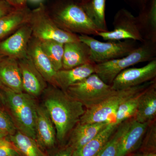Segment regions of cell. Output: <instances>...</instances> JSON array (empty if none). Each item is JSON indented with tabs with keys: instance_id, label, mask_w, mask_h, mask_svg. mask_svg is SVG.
<instances>
[{
	"instance_id": "6da1fadb",
	"label": "cell",
	"mask_w": 156,
	"mask_h": 156,
	"mask_svg": "<svg viewBox=\"0 0 156 156\" xmlns=\"http://www.w3.org/2000/svg\"><path fill=\"white\" fill-rule=\"evenodd\" d=\"M42 95V105L55 126L57 141L63 144L80 122L86 108L65 91L51 85L48 86Z\"/></svg>"
},
{
	"instance_id": "7a4b0ae2",
	"label": "cell",
	"mask_w": 156,
	"mask_h": 156,
	"mask_svg": "<svg viewBox=\"0 0 156 156\" xmlns=\"http://www.w3.org/2000/svg\"><path fill=\"white\" fill-rule=\"evenodd\" d=\"M5 106L17 131L35 140L38 104L36 98L24 92H14L0 86Z\"/></svg>"
},
{
	"instance_id": "3957f363",
	"label": "cell",
	"mask_w": 156,
	"mask_h": 156,
	"mask_svg": "<svg viewBox=\"0 0 156 156\" xmlns=\"http://www.w3.org/2000/svg\"><path fill=\"white\" fill-rule=\"evenodd\" d=\"M50 15L59 28L68 32L97 36L99 32L76 0H57Z\"/></svg>"
},
{
	"instance_id": "277c9868",
	"label": "cell",
	"mask_w": 156,
	"mask_h": 156,
	"mask_svg": "<svg viewBox=\"0 0 156 156\" xmlns=\"http://www.w3.org/2000/svg\"><path fill=\"white\" fill-rule=\"evenodd\" d=\"M156 58V43L144 41L128 55L95 65V73L105 83L111 85L121 72L134 65Z\"/></svg>"
},
{
	"instance_id": "5b68a950",
	"label": "cell",
	"mask_w": 156,
	"mask_h": 156,
	"mask_svg": "<svg viewBox=\"0 0 156 156\" xmlns=\"http://www.w3.org/2000/svg\"><path fill=\"white\" fill-rule=\"evenodd\" d=\"M155 81V80L136 87L114 90L100 103L92 108L86 109L79 122L81 124L106 122H112L113 119L120 105L145 90Z\"/></svg>"
},
{
	"instance_id": "8992f818",
	"label": "cell",
	"mask_w": 156,
	"mask_h": 156,
	"mask_svg": "<svg viewBox=\"0 0 156 156\" xmlns=\"http://www.w3.org/2000/svg\"><path fill=\"white\" fill-rule=\"evenodd\" d=\"M28 23L31 29L32 36L41 41L51 40L64 44L80 41L79 35L59 28L42 3L31 11Z\"/></svg>"
},
{
	"instance_id": "52a82bcc",
	"label": "cell",
	"mask_w": 156,
	"mask_h": 156,
	"mask_svg": "<svg viewBox=\"0 0 156 156\" xmlns=\"http://www.w3.org/2000/svg\"><path fill=\"white\" fill-rule=\"evenodd\" d=\"M113 91L111 85L105 83L94 73L72 85L65 92L88 109L100 103Z\"/></svg>"
},
{
	"instance_id": "ba28073f",
	"label": "cell",
	"mask_w": 156,
	"mask_h": 156,
	"mask_svg": "<svg viewBox=\"0 0 156 156\" xmlns=\"http://www.w3.org/2000/svg\"><path fill=\"white\" fill-rule=\"evenodd\" d=\"M80 41L88 45L91 52V60L100 63L122 58L139 47V42L134 40L101 42L86 35H79Z\"/></svg>"
},
{
	"instance_id": "9c48e42d",
	"label": "cell",
	"mask_w": 156,
	"mask_h": 156,
	"mask_svg": "<svg viewBox=\"0 0 156 156\" xmlns=\"http://www.w3.org/2000/svg\"><path fill=\"white\" fill-rule=\"evenodd\" d=\"M112 24V30L99 32L97 36L106 41L131 40L140 43L144 41L137 27L136 17L127 9H122L117 11Z\"/></svg>"
},
{
	"instance_id": "30bf717a",
	"label": "cell",
	"mask_w": 156,
	"mask_h": 156,
	"mask_svg": "<svg viewBox=\"0 0 156 156\" xmlns=\"http://www.w3.org/2000/svg\"><path fill=\"white\" fill-rule=\"evenodd\" d=\"M140 68H128L115 78L111 86L113 90L127 89L153 81L156 77V58Z\"/></svg>"
},
{
	"instance_id": "8fae6325",
	"label": "cell",
	"mask_w": 156,
	"mask_h": 156,
	"mask_svg": "<svg viewBox=\"0 0 156 156\" xmlns=\"http://www.w3.org/2000/svg\"><path fill=\"white\" fill-rule=\"evenodd\" d=\"M32 37L30 25L28 23H25L0 42V55L17 60L27 57L29 43Z\"/></svg>"
},
{
	"instance_id": "7c38bea8",
	"label": "cell",
	"mask_w": 156,
	"mask_h": 156,
	"mask_svg": "<svg viewBox=\"0 0 156 156\" xmlns=\"http://www.w3.org/2000/svg\"><path fill=\"white\" fill-rule=\"evenodd\" d=\"M18 61L23 92L35 98L42 95L48 83L28 56Z\"/></svg>"
},
{
	"instance_id": "4fadbf2b",
	"label": "cell",
	"mask_w": 156,
	"mask_h": 156,
	"mask_svg": "<svg viewBox=\"0 0 156 156\" xmlns=\"http://www.w3.org/2000/svg\"><path fill=\"white\" fill-rule=\"evenodd\" d=\"M35 140L42 150L48 151L53 149L57 142L55 126L42 104L37 106Z\"/></svg>"
},
{
	"instance_id": "5bb4252c",
	"label": "cell",
	"mask_w": 156,
	"mask_h": 156,
	"mask_svg": "<svg viewBox=\"0 0 156 156\" xmlns=\"http://www.w3.org/2000/svg\"><path fill=\"white\" fill-rule=\"evenodd\" d=\"M27 56L47 83L56 87V71L42 50L40 41L33 36L29 43Z\"/></svg>"
},
{
	"instance_id": "9a60e30c",
	"label": "cell",
	"mask_w": 156,
	"mask_h": 156,
	"mask_svg": "<svg viewBox=\"0 0 156 156\" xmlns=\"http://www.w3.org/2000/svg\"><path fill=\"white\" fill-rule=\"evenodd\" d=\"M136 20L144 41L156 43V0H149L140 10Z\"/></svg>"
},
{
	"instance_id": "2e32d148",
	"label": "cell",
	"mask_w": 156,
	"mask_h": 156,
	"mask_svg": "<svg viewBox=\"0 0 156 156\" xmlns=\"http://www.w3.org/2000/svg\"><path fill=\"white\" fill-rule=\"evenodd\" d=\"M89 62H93L88 45L81 41L64 44L62 69H70Z\"/></svg>"
},
{
	"instance_id": "e0dca14e",
	"label": "cell",
	"mask_w": 156,
	"mask_h": 156,
	"mask_svg": "<svg viewBox=\"0 0 156 156\" xmlns=\"http://www.w3.org/2000/svg\"><path fill=\"white\" fill-rule=\"evenodd\" d=\"M150 123H140L131 119L130 126L120 142L116 156H126L139 147Z\"/></svg>"
},
{
	"instance_id": "ac0fdd59",
	"label": "cell",
	"mask_w": 156,
	"mask_h": 156,
	"mask_svg": "<svg viewBox=\"0 0 156 156\" xmlns=\"http://www.w3.org/2000/svg\"><path fill=\"white\" fill-rule=\"evenodd\" d=\"M0 86L14 92H23L18 61L9 57L0 60Z\"/></svg>"
},
{
	"instance_id": "d6986e66",
	"label": "cell",
	"mask_w": 156,
	"mask_h": 156,
	"mask_svg": "<svg viewBox=\"0 0 156 156\" xmlns=\"http://www.w3.org/2000/svg\"><path fill=\"white\" fill-rule=\"evenodd\" d=\"M156 115V81L140 95L134 119L140 123H151Z\"/></svg>"
},
{
	"instance_id": "ffe728a7",
	"label": "cell",
	"mask_w": 156,
	"mask_h": 156,
	"mask_svg": "<svg viewBox=\"0 0 156 156\" xmlns=\"http://www.w3.org/2000/svg\"><path fill=\"white\" fill-rule=\"evenodd\" d=\"M110 123L108 122L87 124L78 122L69 136L67 145L72 147L73 151L82 147Z\"/></svg>"
},
{
	"instance_id": "44dd1931",
	"label": "cell",
	"mask_w": 156,
	"mask_h": 156,
	"mask_svg": "<svg viewBox=\"0 0 156 156\" xmlns=\"http://www.w3.org/2000/svg\"><path fill=\"white\" fill-rule=\"evenodd\" d=\"M95 64L89 62L70 69L57 71L56 75V87L65 91L72 85L95 73Z\"/></svg>"
},
{
	"instance_id": "7402d4cb",
	"label": "cell",
	"mask_w": 156,
	"mask_h": 156,
	"mask_svg": "<svg viewBox=\"0 0 156 156\" xmlns=\"http://www.w3.org/2000/svg\"><path fill=\"white\" fill-rule=\"evenodd\" d=\"M31 11L26 5L17 7L0 17V39L13 33L22 26L28 23Z\"/></svg>"
},
{
	"instance_id": "603a6c76",
	"label": "cell",
	"mask_w": 156,
	"mask_h": 156,
	"mask_svg": "<svg viewBox=\"0 0 156 156\" xmlns=\"http://www.w3.org/2000/svg\"><path fill=\"white\" fill-rule=\"evenodd\" d=\"M118 126L111 122L87 144L73 151L72 156H97L114 133Z\"/></svg>"
},
{
	"instance_id": "cb8c5ba5",
	"label": "cell",
	"mask_w": 156,
	"mask_h": 156,
	"mask_svg": "<svg viewBox=\"0 0 156 156\" xmlns=\"http://www.w3.org/2000/svg\"><path fill=\"white\" fill-rule=\"evenodd\" d=\"M106 0H83L81 7L99 32L108 31L105 19Z\"/></svg>"
},
{
	"instance_id": "d4e9b609",
	"label": "cell",
	"mask_w": 156,
	"mask_h": 156,
	"mask_svg": "<svg viewBox=\"0 0 156 156\" xmlns=\"http://www.w3.org/2000/svg\"><path fill=\"white\" fill-rule=\"evenodd\" d=\"M7 139L12 144L22 156H48L35 140L17 131Z\"/></svg>"
},
{
	"instance_id": "484cf974",
	"label": "cell",
	"mask_w": 156,
	"mask_h": 156,
	"mask_svg": "<svg viewBox=\"0 0 156 156\" xmlns=\"http://www.w3.org/2000/svg\"><path fill=\"white\" fill-rule=\"evenodd\" d=\"M42 50L50 59L56 71L62 69L64 44L56 41H40Z\"/></svg>"
},
{
	"instance_id": "4316f807",
	"label": "cell",
	"mask_w": 156,
	"mask_h": 156,
	"mask_svg": "<svg viewBox=\"0 0 156 156\" xmlns=\"http://www.w3.org/2000/svg\"><path fill=\"white\" fill-rule=\"evenodd\" d=\"M131 119L121 123L97 156H116L120 142L127 132Z\"/></svg>"
},
{
	"instance_id": "83f0119b",
	"label": "cell",
	"mask_w": 156,
	"mask_h": 156,
	"mask_svg": "<svg viewBox=\"0 0 156 156\" xmlns=\"http://www.w3.org/2000/svg\"><path fill=\"white\" fill-rule=\"evenodd\" d=\"M141 92L120 105L115 115L113 123L119 126L121 123L134 117L137 110L140 95Z\"/></svg>"
},
{
	"instance_id": "f1b7e54d",
	"label": "cell",
	"mask_w": 156,
	"mask_h": 156,
	"mask_svg": "<svg viewBox=\"0 0 156 156\" xmlns=\"http://www.w3.org/2000/svg\"><path fill=\"white\" fill-rule=\"evenodd\" d=\"M17 131L8 113L0 108V131L9 136L13 135Z\"/></svg>"
},
{
	"instance_id": "f546056e",
	"label": "cell",
	"mask_w": 156,
	"mask_h": 156,
	"mask_svg": "<svg viewBox=\"0 0 156 156\" xmlns=\"http://www.w3.org/2000/svg\"><path fill=\"white\" fill-rule=\"evenodd\" d=\"M0 156H22L7 138L0 145Z\"/></svg>"
},
{
	"instance_id": "4dcf8cb0",
	"label": "cell",
	"mask_w": 156,
	"mask_h": 156,
	"mask_svg": "<svg viewBox=\"0 0 156 156\" xmlns=\"http://www.w3.org/2000/svg\"><path fill=\"white\" fill-rule=\"evenodd\" d=\"M15 7H13L5 1L0 0V17L8 14Z\"/></svg>"
},
{
	"instance_id": "1f68e13d",
	"label": "cell",
	"mask_w": 156,
	"mask_h": 156,
	"mask_svg": "<svg viewBox=\"0 0 156 156\" xmlns=\"http://www.w3.org/2000/svg\"><path fill=\"white\" fill-rule=\"evenodd\" d=\"M73 150L68 145L60 149L53 154V156H72Z\"/></svg>"
},
{
	"instance_id": "d6a6232c",
	"label": "cell",
	"mask_w": 156,
	"mask_h": 156,
	"mask_svg": "<svg viewBox=\"0 0 156 156\" xmlns=\"http://www.w3.org/2000/svg\"><path fill=\"white\" fill-rule=\"evenodd\" d=\"M130 5L139 11L144 7L149 0H126Z\"/></svg>"
},
{
	"instance_id": "836d02e7",
	"label": "cell",
	"mask_w": 156,
	"mask_h": 156,
	"mask_svg": "<svg viewBox=\"0 0 156 156\" xmlns=\"http://www.w3.org/2000/svg\"><path fill=\"white\" fill-rule=\"evenodd\" d=\"M27 0H14V7H23L26 5V2Z\"/></svg>"
},
{
	"instance_id": "e575fe53",
	"label": "cell",
	"mask_w": 156,
	"mask_h": 156,
	"mask_svg": "<svg viewBox=\"0 0 156 156\" xmlns=\"http://www.w3.org/2000/svg\"><path fill=\"white\" fill-rule=\"evenodd\" d=\"M134 156H156V153L154 152H147L145 154H136Z\"/></svg>"
},
{
	"instance_id": "d590c367",
	"label": "cell",
	"mask_w": 156,
	"mask_h": 156,
	"mask_svg": "<svg viewBox=\"0 0 156 156\" xmlns=\"http://www.w3.org/2000/svg\"><path fill=\"white\" fill-rule=\"evenodd\" d=\"M0 105H2V90L0 87Z\"/></svg>"
},
{
	"instance_id": "8d00e7d4",
	"label": "cell",
	"mask_w": 156,
	"mask_h": 156,
	"mask_svg": "<svg viewBox=\"0 0 156 156\" xmlns=\"http://www.w3.org/2000/svg\"><path fill=\"white\" fill-rule=\"evenodd\" d=\"M14 7V0H4Z\"/></svg>"
},
{
	"instance_id": "74e56055",
	"label": "cell",
	"mask_w": 156,
	"mask_h": 156,
	"mask_svg": "<svg viewBox=\"0 0 156 156\" xmlns=\"http://www.w3.org/2000/svg\"><path fill=\"white\" fill-rule=\"evenodd\" d=\"M7 136L5 134H4V133H3L2 131H0V138H5L6 137H7Z\"/></svg>"
},
{
	"instance_id": "f35d334b",
	"label": "cell",
	"mask_w": 156,
	"mask_h": 156,
	"mask_svg": "<svg viewBox=\"0 0 156 156\" xmlns=\"http://www.w3.org/2000/svg\"><path fill=\"white\" fill-rule=\"evenodd\" d=\"M31 2H33L37 3L39 2H41L42 0H30Z\"/></svg>"
},
{
	"instance_id": "ab89813d",
	"label": "cell",
	"mask_w": 156,
	"mask_h": 156,
	"mask_svg": "<svg viewBox=\"0 0 156 156\" xmlns=\"http://www.w3.org/2000/svg\"><path fill=\"white\" fill-rule=\"evenodd\" d=\"M5 138H0V145H1V144H2V143L3 142H4V140H5Z\"/></svg>"
},
{
	"instance_id": "60d3db41",
	"label": "cell",
	"mask_w": 156,
	"mask_h": 156,
	"mask_svg": "<svg viewBox=\"0 0 156 156\" xmlns=\"http://www.w3.org/2000/svg\"><path fill=\"white\" fill-rule=\"evenodd\" d=\"M4 57H4V56H1V55H0V60H2V58H4Z\"/></svg>"
},
{
	"instance_id": "b9f144b4",
	"label": "cell",
	"mask_w": 156,
	"mask_h": 156,
	"mask_svg": "<svg viewBox=\"0 0 156 156\" xmlns=\"http://www.w3.org/2000/svg\"><path fill=\"white\" fill-rule=\"evenodd\" d=\"M76 1H78V2H82V1H83V0H76Z\"/></svg>"
},
{
	"instance_id": "7bdbcfd3",
	"label": "cell",
	"mask_w": 156,
	"mask_h": 156,
	"mask_svg": "<svg viewBox=\"0 0 156 156\" xmlns=\"http://www.w3.org/2000/svg\"><path fill=\"white\" fill-rule=\"evenodd\" d=\"M2 105H0V108L2 109Z\"/></svg>"
}]
</instances>
